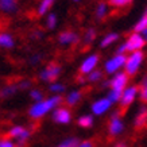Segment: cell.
I'll use <instances>...</instances> for the list:
<instances>
[{
	"label": "cell",
	"mask_w": 147,
	"mask_h": 147,
	"mask_svg": "<svg viewBox=\"0 0 147 147\" xmlns=\"http://www.w3.org/2000/svg\"><path fill=\"white\" fill-rule=\"evenodd\" d=\"M125 51H127V49H125V43H123L121 46H119V49H117V51H116V53H117V54H124Z\"/></svg>",
	"instance_id": "37"
},
{
	"label": "cell",
	"mask_w": 147,
	"mask_h": 147,
	"mask_svg": "<svg viewBox=\"0 0 147 147\" xmlns=\"http://www.w3.org/2000/svg\"><path fill=\"white\" fill-rule=\"evenodd\" d=\"M136 93H138V86H128L123 90L121 93V97H120V111H119V115H123L125 112V109L132 104V101L135 100L136 97Z\"/></svg>",
	"instance_id": "3"
},
{
	"label": "cell",
	"mask_w": 147,
	"mask_h": 147,
	"mask_svg": "<svg viewBox=\"0 0 147 147\" xmlns=\"http://www.w3.org/2000/svg\"><path fill=\"white\" fill-rule=\"evenodd\" d=\"M81 96H82L81 90H74V92H70V93L67 94V97H66V104H67V105H70V107L76 105L77 102L81 100Z\"/></svg>",
	"instance_id": "16"
},
{
	"label": "cell",
	"mask_w": 147,
	"mask_h": 147,
	"mask_svg": "<svg viewBox=\"0 0 147 147\" xmlns=\"http://www.w3.org/2000/svg\"><path fill=\"white\" fill-rule=\"evenodd\" d=\"M61 101H62V97H61V96H54V97H50V98H47V100L38 101L30 108L28 115H30V117H32V119H40V117L45 116L50 109H53V108L57 107Z\"/></svg>",
	"instance_id": "1"
},
{
	"label": "cell",
	"mask_w": 147,
	"mask_h": 147,
	"mask_svg": "<svg viewBox=\"0 0 147 147\" xmlns=\"http://www.w3.org/2000/svg\"><path fill=\"white\" fill-rule=\"evenodd\" d=\"M30 84H31L30 81H23V82H20L18 86L20 88V89H26V88H28V86H30Z\"/></svg>",
	"instance_id": "36"
},
{
	"label": "cell",
	"mask_w": 147,
	"mask_h": 147,
	"mask_svg": "<svg viewBox=\"0 0 147 147\" xmlns=\"http://www.w3.org/2000/svg\"><path fill=\"white\" fill-rule=\"evenodd\" d=\"M119 39V35L117 34H115V32H111V34H107V36H104L101 40V43H100V46L101 47H107V46H109L111 43H113L115 40Z\"/></svg>",
	"instance_id": "20"
},
{
	"label": "cell",
	"mask_w": 147,
	"mask_h": 147,
	"mask_svg": "<svg viewBox=\"0 0 147 147\" xmlns=\"http://www.w3.org/2000/svg\"><path fill=\"white\" fill-rule=\"evenodd\" d=\"M30 96H31V98H32V100H35L36 102H38V101H42V97H43L42 92H40V90H38V89L31 90V92H30Z\"/></svg>",
	"instance_id": "31"
},
{
	"label": "cell",
	"mask_w": 147,
	"mask_h": 147,
	"mask_svg": "<svg viewBox=\"0 0 147 147\" xmlns=\"http://www.w3.org/2000/svg\"><path fill=\"white\" fill-rule=\"evenodd\" d=\"M61 73V66L58 63H49L47 66L40 71V80L43 81H55Z\"/></svg>",
	"instance_id": "6"
},
{
	"label": "cell",
	"mask_w": 147,
	"mask_h": 147,
	"mask_svg": "<svg viewBox=\"0 0 147 147\" xmlns=\"http://www.w3.org/2000/svg\"><path fill=\"white\" fill-rule=\"evenodd\" d=\"M140 34H142V36H143V38H144V40H146V43H147V30H144V31H142V32H140Z\"/></svg>",
	"instance_id": "38"
},
{
	"label": "cell",
	"mask_w": 147,
	"mask_h": 147,
	"mask_svg": "<svg viewBox=\"0 0 147 147\" xmlns=\"http://www.w3.org/2000/svg\"><path fill=\"white\" fill-rule=\"evenodd\" d=\"M144 15H147V9H146V12H144Z\"/></svg>",
	"instance_id": "40"
},
{
	"label": "cell",
	"mask_w": 147,
	"mask_h": 147,
	"mask_svg": "<svg viewBox=\"0 0 147 147\" xmlns=\"http://www.w3.org/2000/svg\"><path fill=\"white\" fill-rule=\"evenodd\" d=\"M102 77V73L100 70H93L90 71L89 74H88V77H86V80L89 81V82H96V81H100Z\"/></svg>",
	"instance_id": "24"
},
{
	"label": "cell",
	"mask_w": 147,
	"mask_h": 147,
	"mask_svg": "<svg viewBox=\"0 0 147 147\" xmlns=\"http://www.w3.org/2000/svg\"><path fill=\"white\" fill-rule=\"evenodd\" d=\"M42 58H43V55H42V54H34V55L30 58V62H31L32 65H36V63L39 62Z\"/></svg>",
	"instance_id": "34"
},
{
	"label": "cell",
	"mask_w": 147,
	"mask_h": 147,
	"mask_svg": "<svg viewBox=\"0 0 147 147\" xmlns=\"http://www.w3.org/2000/svg\"><path fill=\"white\" fill-rule=\"evenodd\" d=\"M0 9L3 12H15L18 9L16 0H0Z\"/></svg>",
	"instance_id": "14"
},
{
	"label": "cell",
	"mask_w": 147,
	"mask_h": 147,
	"mask_svg": "<svg viewBox=\"0 0 147 147\" xmlns=\"http://www.w3.org/2000/svg\"><path fill=\"white\" fill-rule=\"evenodd\" d=\"M131 1L132 0H109V4L112 7H116V8H121V7L131 4Z\"/></svg>",
	"instance_id": "25"
},
{
	"label": "cell",
	"mask_w": 147,
	"mask_h": 147,
	"mask_svg": "<svg viewBox=\"0 0 147 147\" xmlns=\"http://www.w3.org/2000/svg\"><path fill=\"white\" fill-rule=\"evenodd\" d=\"M140 100L143 102H147V78L143 81L142 88H140Z\"/></svg>",
	"instance_id": "30"
},
{
	"label": "cell",
	"mask_w": 147,
	"mask_h": 147,
	"mask_svg": "<svg viewBox=\"0 0 147 147\" xmlns=\"http://www.w3.org/2000/svg\"><path fill=\"white\" fill-rule=\"evenodd\" d=\"M112 102L109 101L108 97H104V98H100L97 101H94L92 104V112L94 115H102L104 112H107L109 108H111Z\"/></svg>",
	"instance_id": "11"
},
{
	"label": "cell",
	"mask_w": 147,
	"mask_h": 147,
	"mask_svg": "<svg viewBox=\"0 0 147 147\" xmlns=\"http://www.w3.org/2000/svg\"><path fill=\"white\" fill-rule=\"evenodd\" d=\"M78 124H80L81 127L89 128V127H92V124H93V117H92V116H89V115L81 116L80 119H78Z\"/></svg>",
	"instance_id": "23"
},
{
	"label": "cell",
	"mask_w": 147,
	"mask_h": 147,
	"mask_svg": "<svg viewBox=\"0 0 147 147\" xmlns=\"http://www.w3.org/2000/svg\"><path fill=\"white\" fill-rule=\"evenodd\" d=\"M71 119V113L67 108H57L53 112V120L59 124H67Z\"/></svg>",
	"instance_id": "9"
},
{
	"label": "cell",
	"mask_w": 147,
	"mask_h": 147,
	"mask_svg": "<svg viewBox=\"0 0 147 147\" xmlns=\"http://www.w3.org/2000/svg\"><path fill=\"white\" fill-rule=\"evenodd\" d=\"M74 1H78V0H74Z\"/></svg>",
	"instance_id": "41"
},
{
	"label": "cell",
	"mask_w": 147,
	"mask_h": 147,
	"mask_svg": "<svg viewBox=\"0 0 147 147\" xmlns=\"http://www.w3.org/2000/svg\"><path fill=\"white\" fill-rule=\"evenodd\" d=\"M46 24H47V28H50V30L55 28V26H57V15L55 13H50Z\"/></svg>",
	"instance_id": "28"
},
{
	"label": "cell",
	"mask_w": 147,
	"mask_h": 147,
	"mask_svg": "<svg viewBox=\"0 0 147 147\" xmlns=\"http://www.w3.org/2000/svg\"><path fill=\"white\" fill-rule=\"evenodd\" d=\"M121 93H123V92H117V90H111V92H109V94H108V98H109V101H111L112 104H113V102L120 101Z\"/></svg>",
	"instance_id": "27"
},
{
	"label": "cell",
	"mask_w": 147,
	"mask_h": 147,
	"mask_svg": "<svg viewBox=\"0 0 147 147\" xmlns=\"http://www.w3.org/2000/svg\"><path fill=\"white\" fill-rule=\"evenodd\" d=\"M116 147H125V146H124V144H123V143H119V144H117V146H116Z\"/></svg>",
	"instance_id": "39"
},
{
	"label": "cell",
	"mask_w": 147,
	"mask_h": 147,
	"mask_svg": "<svg viewBox=\"0 0 147 147\" xmlns=\"http://www.w3.org/2000/svg\"><path fill=\"white\" fill-rule=\"evenodd\" d=\"M96 38V32H94L93 28H89L88 31L85 32V36H84V40L86 42V43H92L93 42V39Z\"/></svg>",
	"instance_id": "29"
},
{
	"label": "cell",
	"mask_w": 147,
	"mask_h": 147,
	"mask_svg": "<svg viewBox=\"0 0 147 147\" xmlns=\"http://www.w3.org/2000/svg\"><path fill=\"white\" fill-rule=\"evenodd\" d=\"M144 45H146V40L142 36V34H139V32H134L125 40V49H127V51H131V53L139 51Z\"/></svg>",
	"instance_id": "5"
},
{
	"label": "cell",
	"mask_w": 147,
	"mask_h": 147,
	"mask_svg": "<svg viewBox=\"0 0 147 147\" xmlns=\"http://www.w3.org/2000/svg\"><path fill=\"white\" fill-rule=\"evenodd\" d=\"M50 90L51 92H55V93H61V92H63L65 90V86H63L62 84H51L50 85Z\"/></svg>",
	"instance_id": "32"
},
{
	"label": "cell",
	"mask_w": 147,
	"mask_h": 147,
	"mask_svg": "<svg viewBox=\"0 0 147 147\" xmlns=\"http://www.w3.org/2000/svg\"><path fill=\"white\" fill-rule=\"evenodd\" d=\"M144 30H147V15H143L142 18L139 19V22L136 23L134 27V31L139 32V34L142 31H144Z\"/></svg>",
	"instance_id": "21"
},
{
	"label": "cell",
	"mask_w": 147,
	"mask_h": 147,
	"mask_svg": "<svg viewBox=\"0 0 147 147\" xmlns=\"http://www.w3.org/2000/svg\"><path fill=\"white\" fill-rule=\"evenodd\" d=\"M18 85H7L5 88L0 90V97L1 98H5V97H9V96H12L16 90H18Z\"/></svg>",
	"instance_id": "18"
},
{
	"label": "cell",
	"mask_w": 147,
	"mask_h": 147,
	"mask_svg": "<svg viewBox=\"0 0 147 147\" xmlns=\"http://www.w3.org/2000/svg\"><path fill=\"white\" fill-rule=\"evenodd\" d=\"M13 38L9 34H0V47H4V49H11L13 47Z\"/></svg>",
	"instance_id": "15"
},
{
	"label": "cell",
	"mask_w": 147,
	"mask_h": 147,
	"mask_svg": "<svg viewBox=\"0 0 147 147\" xmlns=\"http://www.w3.org/2000/svg\"><path fill=\"white\" fill-rule=\"evenodd\" d=\"M98 63V55L97 54H92L89 57H86L84 59V62L80 66V73L81 74H89L90 71L94 70L96 65Z\"/></svg>",
	"instance_id": "8"
},
{
	"label": "cell",
	"mask_w": 147,
	"mask_h": 147,
	"mask_svg": "<svg viewBox=\"0 0 147 147\" xmlns=\"http://www.w3.org/2000/svg\"><path fill=\"white\" fill-rule=\"evenodd\" d=\"M108 12V8H107V4L105 3H100V4L96 7V18L97 19H104L105 15Z\"/></svg>",
	"instance_id": "22"
},
{
	"label": "cell",
	"mask_w": 147,
	"mask_h": 147,
	"mask_svg": "<svg viewBox=\"0 0 147 147\" xmlns=\"http://www.w3.org/2000/svg\"><path fill=\"white\" fill-rule=\"evenodd\" d=\"M58 40H59L61 45H73V43L76 45L78 42V35L73 31H63L59 34Z\"/></svg>",
	"instance_id": "12"
},
{
	"label": "cell",
	"mask_w": 147,
	"mask_h": 147,
	"mask_svg": "<svg viewBox=\"0 0 147 147\" xmlns=\"http://www.w3.org/2000/svg\"><path fill=\"white\" fill-rule=\"evenodd\" d=\"M0 147H15V143L11 142L9 138L4 136V138L0 139Z\"/></svg>",
	"instance_id": "33"
},
{
	"label": "cell",
	"mask_w": 147,
	"mask_h": 147,
	"mask_svg": "<svg viewBox=\"0 0 147 147\" xmlns=\"http://www.w3.org/2000/svg\"><path fill=\"white\" fill-rule=\"evenodd\" d=\"M143 58H144V54L139 50V51H134V53L131 54L128 58H127V61H125V73H127V76H134L135 73L138 71L139 66H140V63H142Z\"/></svg>",
	"instance_id": "2"
},
{
	"label": "cell",
	"mask_w": 147,
	"mask_h": 147,
	"mask_svg": "<svg viewBox=\"0 0 147 147\" xmlns=\"http://www.w3.org/2000/svg\"><path fill=\"white\" fill-rule=\"evenodd\" d=\"M26 131V128L24 127H20V125H15V127H12V128L8 131V134L5 135L7 138H12V139H18L20 135L23 134Z\"/></svg>",
	"instance_id": "17"
},
{
	"label": "cell",
	"mask_w": 147,
	"mask_h": 147,
	"mask_svg": "<svg viewBox=\"0 0 147 147\" xmlns=\"http://www.w3.org/2000/svg\"><path fill=\"white\" fill-rule=\"evenodd\" d=\"M77 147H94V146H93V142H92V140H85V142L80 143Z\"/></svg>",
	"instance_id": "35"
},
{
	"label": "cell",
	"mask_w": 147,
	"mask_h": 147,
	"mask_svg": "<svg viewBox=\"0 0 147 147\" xmlns=\"http://www.w3.org/2000/svg\"><path fill=\"white\" fill-rule=\"evenodd\" d=\"M78 144H80V140H78V139L71 138V139H67V140L62 142L58 147H77Z\"/></svg>",
	"instance_id": "26"
},
{
	"label": "cell",
	"mask_w": 147,
	"mask_h": 147,
	"mask_svg": "<svg viewBox=\"0 0 147 147\" xmlns=\"http://www.w3.org/2000/svg\"><path fill=\"white\" fill-rule=\"evenodd\" d=\"M124 128V125H123V121L120 119V115H119V112H116L115 115L112 116L111 121H109V135L111 136H116V135H119L123 131Z\"/></svg>",
	"instance_id": "10"
},
{
	"label": "cell",
	"mask_w": 147,
	"mask_h": 147,
	"mask_svg": "<svg viewBox=\"0 0 147 147\" xmlns=\"http://www.w3.org/2000/svg\"><path fill=\"white\" fill-rule=\"evenodd\" d=\"M125 61H127V57L124 54H116L115 57H112L111 59H108L105 65H104V69L108 74H112V73H116L121 66L125 65Z\"/></svg>",
	"instance_id": "4"
},
{
	"label": "cell",
	"mask_w": 147,
	"mask_h": 147,
	"mask_svg": "<svg viewBox=\"0 0 147 147\" xmlns=\"http://www.w3.org/2000/svg\"><path fill=\"white\" fill-rule=\"evenodd\" d=\"M127 82H128V76L127 73H117L111 81H109V86H111V90H117V92H123L127 86Z\"/></svg>",
	"instance_id": "7"
},
{
	"label": "cell",
	"mask_w": 147,
	"mask_h": 147,
	"mask_svg": "<svg viewBox=\"0 0 147 147\" xmlns=\"http://www.w3.org/2000/svg\"><path fill=\"white\" fill-rule=\"evenodd\" d=\"M53 4H54V0H42L39 7H38V15H45L51 8Z\"/></svg>",
	"instance_id": "19"
},
{
	"label": "cell",
	"mask_w": 147,
	"mask_h": 147,
	"mask_svg": "<svg viewBox=\"0 0 147 147\" xmlns=\"http://www.w3.org/2000/svg\"><path fill=\"white\" fill-rule=\"evenodd\" d=\"M147 128V108L143 107L140 108V111L138 112L136 115V119H135V129H143Z\"/></svg>",
	"instance_id": "13"
}]
</instances>
